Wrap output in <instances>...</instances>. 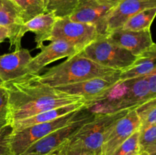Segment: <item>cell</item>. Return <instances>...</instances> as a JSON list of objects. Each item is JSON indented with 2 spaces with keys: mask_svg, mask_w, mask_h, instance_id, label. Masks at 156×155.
<instances>
[{
  "mask_svg": "<svg viewBox=\"0 0 156 155\" xmlns=\"http://www.w3.org/2000/svg\"><path fill=\"white\" fill-rule=\"evenodd\" d=\"M3 83H4V82H3V81H2V79L0 78V86H2Z\"/></svg>",
  "mask_w": 156,
  "mask_h": 155,
  "instance_id": "obj_36",
  "label": "cell"
},
{
  "mask_svg": "<svg viewBox=\"0 0 156 155\" xmlns=\"http://www.w3.org/2000/svg\"><path fill=\"white\" fill-rule=\"evenodd\" d=\"M66 145L67 142L66 144H62V146L59 147L58 148H56V150H54L53 151L50 152V153H47L45 155H64V153L66 151Z\"/></svg>",
  "mask_w": 156,
  "mask_h": 155,
  "instance_id": "obj_31",
  "label": "cell"
},
{
  "mask_svg": "<svg viewBox=\"0 0 156 155\" xmlns=\"http://www.w3.org/2000/svg\"><path fill=\"white\" fill-rule=\"evenodd\" d=\"M156 71V43L149 50L137 56L136 59L129 68L121 71L120 80L137 77H149Z\"/></svg>",
  "mask_w": 156,
  "mask_h": 155,
  "instance_id": "obj_17",
  "label": "cell"
},
{
  "mask_svg": "<svg viewBox=\"0 0 156 155\" xmlns=\"http://www.w3.org/2000/svg\"><path fill=\"white\" fill-rule=\"evenodd\" d=\"M101 3H104V4L109 5L111 6H115L118 4L120 2H121L122 0H98Z\"/></svg>",
  "mask_w": 156,
  "mask_h": 155,
  "instance_id": "obj_33",
  "label": "cell"
},
{
  "mask_svg": "<svg viewBox=\"0 0 156 155\" xmlns=\"http://www.w3.org/2000/svg\"><path fill=\"white\" fill-rule=\"evenodd\" d=\"M132 109H123L111 113L96 114L95 117L84 125L68 141V144L101 155L105 138L113 125Z\"/></svg>",
  "mask_w": 156,
  "mask_h": 155,
  "instance_id": "obj_3",
  "label": "cell"
},
{
  "mask_svg": "<svg viewBox=\"0 0 156 155\" xmlns=\"http://www.w3.org/2000/svg\"><path fill=\"white\" fill-rule=\"evenodd\" d=\"M64 155H94L91 152H88L87 150H83L82 148H79L77 147H73L69 146L67 142L66 149L64 153Z\"/></svg>",
  "mask_w": 156,
  "mask_h": 155,
  "instance_id": "obj_28",
  "label": "cell"
},
{
  "mask_svg": "<svg viewBox=\"0 0 156 155\" xmlns=\"http://www.w3.org/2000/svg\"><path fill=\"white\" fill-rule=\"evenodd\" d=\"M120 73L121 71L111 75L94 78L78 83L55 87V88L61 92L82 97L85 101L91 100L116 84L120 80Z\"/></svg>",
  "mask_w": 156,
  "mask_h": 155,
  "instance_id": "obj_10",
  "label": "cell"
},
{
  "mask_svg": "<svg viewBox=\"0 0 156 155\" xmlns=\"http://www.w3.org/2000/svg\"><path fill=\"white\" fill-rule=\"evenodd\" d=\"M84 107H85V100L71 103V104L66 105L63 106H60V107L55 108L53 109H50V110L45 111V112H40V113L29 117V118L15 122L12 123V126L13 127L14 131L21 130V129L34 126V125L52 121V120L59 118L62 115H66L69 112L83 109Z\"/></svg>",
  "mask_w": 156,
  "mask_h": 155,
  "instance_id": "obj_18",
  "label": "cell"
},
{
  "mask_svg": "<svg viewBox=\"0 0 156 155\" xmlns=\"http://www.w3.org/2000/svg\"><path fill=\"white\" fill-rule=\"evenodd\" d=\"M95 115L96 114L91 113L88 109L83 108L73 121L35 142L23 154L45 155L53 151L68 142L84 125L93 119Z\"/></svg>",
  "mask_w": 156,
  "mask_h": 155,
  "instance_id": "obj_7",
  "label": "cell"
},
{
  "mask_svg": "<svg viewBox=\"0 0 156 155\" xmlns=\"http://www.w3.org/2000/svg\"><path fill=\"white\" fill-rule=\"evenodd\" d=\"M22 155H34V154H22Z\"/></svg>",
  "mask_w": 156,
  "mask_h": 155,
  "instance_id": "obj_37",
  "label": "cell"
},
{
  "mask_svg": "<svg viewBox=\"0 0 156 155\" xmlns=\"http://www.w3.org/2000/svg\"><path fill=\"white\" fill-rule=\"evenodd\" d=\"M140 152L156 141V124L140 131Z\"/></svg>",
  "mask_w": 156,
  "mask_h": 155,
  "instance_id": "obj_27",
  "label": "cell"
},
{
  "mask_svg": "<svg viewBox=\"0 0 156 155\" xmlns=\"http://www.w3.org/2000/svg\"><path fill=\"white\" fill-rule=\"evenodd\" d=\"M151 91L154 97H156V71L148 77Z\"/></svg>",
  "mask_w": 156,
  "mask_h": 155,
  "instance_id": "obj_29",
  "label": "cell"
},
{
  "mask_svg": "<svg viewBox=\"0 0 156 155\" xmlns=\"http://www.w3.org/2000/svg\"><path fill=\"white\" fill-rule=\"evenodd\" d=\"M9 124V94L4 87L0 86V129Z\"/></svg>",
  "mask_w": 156,
  "mask_h": 155,
  "instance_id": "obj_25",
  "label": "cell"
},
{
  "mask_svg": "<svg viewBox=\"0 0 156 155\" xmlns=\"http://www.w3.org/2000/svg\"><path fill=\"white\" fill-rule=\"evenodd\" d=\"M10 32L9 28L4 26L0 25V43H2L5 40L9 39Z\"/></svg>",
  "mask_w": 156,
  "mask_h": 155,
  "instance_id": "obj_30",
  "label": "cell"
},
{
  "mask_svg": "<svg viewBox=\"0 0 156 155\" xmlns=\"http://www.w3.org/2000/svg\"><path fill=\"white\" fill-rule=\"evenodd\" d=\"M114 6L101 3L98 0H79L76 9L69 18L96 27L101 36L108 34V16Z\"/></svg>",
  "mask_w": 156,
  "mask_h": 155,
  "instance_id": "obj_8",
  "label": "cell"
},
{
  "mask_svg": "<svg viewBox=\"0 0 156 155\" xmlns=\"http://www.w3.org/2000/svg\"><path fill=\"white\" fill-rule=\"evenodd\" d=\"M139 153H140V152H134V153H131L128 155H139Z\"/></svg>",
  "mask_w": 156,
  "mask_h": 155,
  "instance_id": "obj_35",
  "label": "cell"
},
{
  "mask_svg": "<svg viewBox=\"0 0 156 155\" xmlns=\"http://www.w3.org/2000/svg\"><path fill=\"white\" fill-rule=\"evenodd\" d=\"M139 155H156V153H146V152H140Z\"/></svg>",
  "mask_w": 156,
  "mask_h": 155,
  "instance_id": "obj_34",
  "label": "cell"
},
{
  "mask_svg": "<svg viewBox=\"0 0 156 155\" xmlns=\"http://www.w3.org/2000/svg\"><path fill=\"white\" fill-rule=\"evenodd\" d=\"M106 68L123 70L134 63L137 56L119 46L107 36H100L79 53Z\"/></svg>",
  "mask_w": 156,
  "mask_h": 155,
  "instance_id": "obj_4",
  "label": "cell"
},
{
  "mask_svg": "<svg viewBox=\"0 0 156 155\" xmlns=\"http://www.w3.org/2000/svg\"><path fill=\"white\" fill-rule=\"evenodd\" d=\"M127 91L123 99L120 110L135 109L148 100L154 98L148 77H137L126 79Z\"/></svg>",
  "mask_w": 156,
  "mask_h": 155,
  "instance_id": "obj_16",
  "label": "cell"
},
{
  "mask_svg": "<svg viewBox=\"0 0 156 155\" xmlns=\"http://www.w3.org/2000/svg\"><path fill=\"white\" fill-rule=\"evenodd\" d=\"M9 94L10 124L40 112L81 101L79 96L61 92L40 81L38 74H27L3 83Z\"/></svg>",
  "mask_w": 156,
  "mask_h": 155,
  "instance_id": "obj_1",
  "label": "cell"
},
{
  "mask_svg": "<svg viewBox=\"0 0 156 155\" xmlns=\"http://www.w3.org/2000/svg\"><path fill=\"white\" fill-rule=\"evenodd\" d=\"M23 21L19 8L12 0H0V25L9 28V40L11 47L21 49V41L24 36L22 32Z\"/></svg>",
  "mask_w": 156,
  "mask_h": 155,
  "instance_id": "obj_13",
  "label": "cell"
},
{
  "mask_svg": "<svg viewBox=\"0 0 156 155\" xmlns=\"http://www.w3.org/2000/svg\"><path fill=\"white\" fill-rule=\"evenodd\" d=\"M31 59L30 51L23 48L0 56V78L5 83L27 74V66Z\"/></svg>",
  "mask_w": 156,
  "mask_h": 155,
  "instance_id": "obj_15",
  "label": "cell"
},
{
  "mask_svg": "<svg viewBox=\"0 0 156 155\" xmlns=\"http://www.w3.org/2000/svg\"><path fill=\"white\" fill-rule=\"evenodd\" d=\"M57 19L53 13L46 12L24 23L22 32L24 35L29 31L34 33L36 34L35 41L37 43V48L41 49Z\"/></svg>",
  "mask_w": 156,
  "mask_h": 155,
  "instance_id": "obj_19",
  "label": "cell"
},
{
  "mask_svg": "<svg viewBox=\"0 0 156 155\" xmlns=\"http://www.w3.org/2000/svg\"><path fill=\"white\" fill-rule=\"evenodd\" d=\"M156 16V8L145 9L131 17L122 28L130 30H150L152 23Z\"/></svg>",
  "mask_w": 156,
  "mask_h": 155,
  "instance_id": "obj_20",
  "label": "cell"
},
{
  "mask_svg": "<svg viewBox=\"0 0 156 155\" xmlns=\"http://www.w3.org/2000/svg\"><path fill=\"white\" fill-rule=\"evenodd\" d=\"M13 132V127L11 124L0 129V155H12L11 150L10 139Z\"/></svg>",
  "mask_w": 156,
  "mask_h": 155,
  "instance_id": "obj_26",
  "label": "cell"
},
{
  "mask_svg": "<svg viewBox=\"0 0 156 155\" xmlns=\"http://www.w3.org/2000/svg\"><path fill=\"white\" fill-rule=\"evenodd\" d=\"M82 109L69 112L52 121L34 125L21 130L14 131L13 129L10 139L12 155L23 154L35 142L73 121Z\"/></svg>",
  "mask_w": 156,
  "mask_h": 155,
  "instance_id": "obj_5",
  "label": "cell"
},
{
  "mask_svg": "<svg viewBox=\"0 0 156 155\" xmlns=\"http://www.w3.org/2000/svg\"><path fill=\"white\" fill-rule=\"evenodd\" d=\"M140 130L134 132L124 142L122 143L111 155H128L134 152H140Z\"/></svg>",
  "mask_w": 156,
  "mask_h": 155,
  "instance_id": "obj_24",
  "label": "cell"
},
{
  "mask_svg": "<svg viewBox=\"0 0 156 155\" xmlns=\"http://www.w3.org/2000/svg\"><path fill=\"white\" fill-rule=\"evenodd\" d=\"M79 53V50L69 43L62 40H56L41 48V53L31 60L27 66V74H38L47 65L62 58H69Z\"/></svg>",
  "mask_w": 156,
  "mask_h": 155,
  "instance_id": "obj_11",
  "label": "cell"
},
{
  "mask_svg": "<svg viewBox=\"0 0 156 155\" xmlns=\"http://www.w3.org/2000/svg\"><path fill=\"white\" fill-rule=\"evenodd\" d=\"M141 119L140 131L156 124V97L135 109Z\"/></svg>",
  "mask_w": 156,
  "mask_h": 155,
  "instance_id": "obj_23",
  "label": "cell"
},
{
  "mask_svg": "<svg viewBox=\"0 0 156 155\" xmlns=\"http://www.w3.org/2000/svg\"><path fill=\"white\" fill-rule=\"evenodd\" d=\"M106 36L114 43L136 56L141 55L155 43L150 30H130L119 28L110 31Z\"/></svg>",
  "mask_w": 156,
  "mask_h": 155,
  "instance_id": "obj_12",
  "label": "cell"
},
{
  "mask_svg": "<svg viewBox=\"0 0 156 155\" xmlns=\"http://www.w3.org/2000/svg\"><path fill=\"white\" fill-rule=\"evenodd\" d=\"M156 8V0H122L114 6L108 16V33L122 28L132 16L145 9Z\"/></svg>",
  "mask_w": 156,
  "mask_h": 155,
  "instance_id": "obj_14",
  "label": "cell"
},
{
  "mask_svg": "<svg viewBox=\"0 0 156 155\" xmlns=\"http://www.w3.org/2000/svg\"><path fill=\"white\" fill-rule=\"evenodd\" d=\"M19 8L24 22L47 12V0H12Z\"/></svg>",
  "mask_w": 156,
  "mask_h": 155,
  "instance_id": "obj_21",
  "label": "cell"
},
{
  "mask_svg": "<svg viewBox=\"0 0 156 155\" xmlns=\"http://www.w3.org/2000/svg\"><path fill=\"white\" fill-rule=\"evenodd\" d=\"M79 0H47V12H51L57 18L69 17L76 9Z\"/></svg>",
  "mask_w": 156,
  "mask_h": 155,
  "instance_id": "obj_22",
  "label": "cell"
},
{
  "mask_svg": "<svg viewBox=\"0 0 156 155\" xmlns=\"http://www.w3.org/2000/svg\"><path fill=\"white\" fill-rule=\"evenodd\" d=\"M140 152H146V153H156V141H154L152 144H151L150 145L146 147V148H144Z\"/></svg>",
  "mask_w": 156,
  "mask_h": 155,
  "instance_id": "obj_32",
  "label": "cell"
},
{
  "mask_svg": "<svg viewBox=\"0 0 156 155\" xmlns=\"http://www.w3.org/2000/svg\"><path fill=\"white\" fill-rule=\"evenodd\" d=\"M119 71L120 70L102 66L77 53L62 63L50 68L44 74H38V79L42 83L55 88L94 78L111 75Z\"/></svg>",
  "mask_w": 156,
  "mask_h": 155,
  "instance_id": "obj_2",
  "label": "cell"
},
{
  "mask_svg": "<svg viewBox=\"0 0 156 155\" xmlns=\"http://www.w3.org/2000/svg\"><path fill=\"white\" fill-rule=\"evenodd\" d=\"M141 119L136 109H132L117 120L110 129L103 145L101 155H111L134 132L140 130Z\"/></svg>",
  "mask_w": 156,
  "mask_h": 155,
  "instance_id": "obj_9",
  "label": "cell"
},
{
  "mask_svg": "<svg viewBox=\"0 0 156 155\" xmlns=\"http://www.w3.org/2000/svg\"><path fill=\"white\" fill-rule=\"evenodd\" d=\"M100 36H101L94 26L74 21L67 17L56 20L45 41L65 40L74 46L79 53Z\"/></svg>",
  "mask_w": 156,
  "mask_h": 155,
  "instance_id": "obj_6",
  "label": "cell"
}]
</instances>
